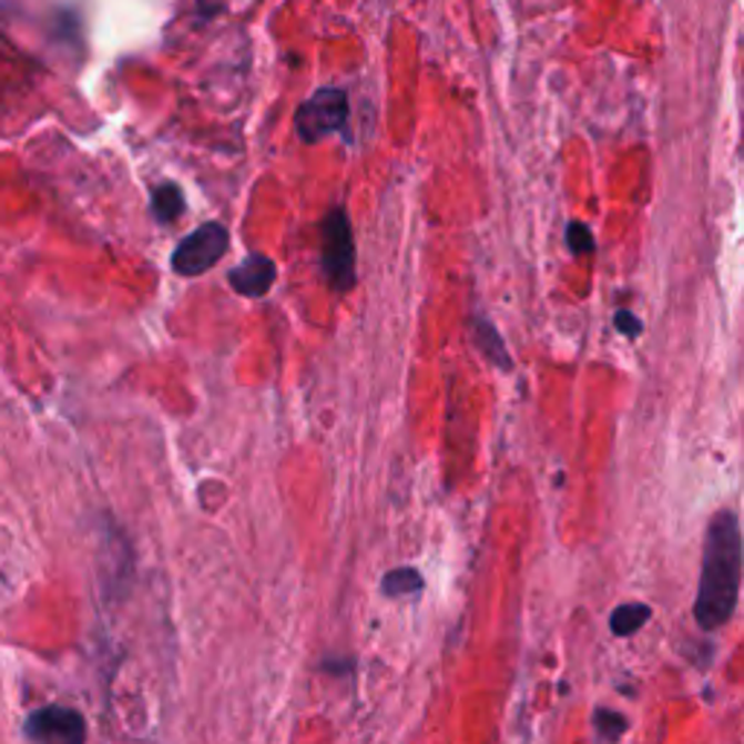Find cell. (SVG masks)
<instances>
[{
	"label": "cell",
	"mask_w": 744,
	"mask_h": 744,
	"mask_svg": "<svg viewBox=\"0 0 744 744\" xmlns=\"http://www.w3.org/2000/svg\"><path fill=\"white\" fill-rule=\"evenodd\" d=\"M742 588V530L733 512H718L706 530L704 561H701L695 622L704 631L724 629L738 605Z\"/></svg>",
	"instance_id": "1"
},
{
	"label": "cell",
	"mask_w": 744,
	"mask_h": 744,
	"mask_svg": "<svg viewBox=\"0 0 744 744\" xmlns=\"http://www.w3.org/2000/svg\"><path fill=\"white\" fill-rule=\"evenodd\" d=\"M323 277L338 294L355 285V236L344 207H335L323 218Z\"/></svg>",
	"instance_id": "2"
},
{
	"label": "cell",
	"mask_w": 744,
	"mask_h": 744,
	"mask_svg": "<svg viewBox=\"0 0 744 744\" xmlns=\"http://www.w3.org/2000/svg\"><path fill=\"white\" fill-rule=\"evenodd\" d=\"M231 245V233L218 222L201 224L198 231H192L190 236L181 238V245L172 254V268L181 277H201L207 274L213 265L224 259Z\"/></svg>",
	"instance_id": "3"
},
{
	"label": "cell",
	"mask_w": 744,
	"mask_h": 744,
	"mask_svg": "<svg viewBox=\"0 0 744 744\" xmlns=\"http://www.w3.org/2000/svg\"><path fill=\"white\" fill-rule=\"evenodd\" d=\"M23 738L27 744H85L88 722L73 706L44 704L27 715Z\"/></svg>",
	"instance_id": "4"
},
{
	"label": "cell",
	"mask_w": 744,
	"mask_h": 744,
	"mask_svg": "<svg viewBox=\"0 0 744 744\" xmlns=\"http://www.w3.org/2000/svg\"><path fill=\"white\" fill-rule=\"evenodd\" d=\"M349 116V100L340 88H320L312 93L297 111V134L306 143H320L329 134H338Z\"/></svg>",
	"instance_id": "5"
},
{
	"label": "cell",
	"mask_w": 744,
	"mask_h": 744,
	"mask_svg": "<svg viewBox=\"0 0 744 744\" xmlns=\"http://www.w3.org/2000/svg\"><path fill=\"white\" fill-rule=\"evenodd\" d=\"M274 283H277V268L265 254H251L231 271L233 292L242 297H265Z\"/></svg>",
	"instance_id": "6"
},
{
	"label": "cell",
	"mask_w": 744,
	"mask_h": 744,
	"mask_svg": "<svg viewBox=\"0 0 744 744\" xmlns=\"http://www.w3.org/2000/svg\"><path fill=\"white\" fill-rule=\"evenodd\" d=\"M652 616V608L643 605V602H625L611 614V631L616 638H629V634H638L645 622Z\"/></svg>",
	"instance_id": "7"
},
{
	"label": "cell",
	"mask_w": 744,
	"mask_h": 744,
	"mask_svg": "<svg viewBox=\"0 0 744 744\" xmlns=\"http://www.w3.org/2000/svg\"><path fill=\"white\" fill-rule=\"evenodd\" d=\"M152 213L157 222H175L184 213V192L177 184H161L152 195Z\"/></svg>",
	"instance_id": "8"
},
{
	"label": "cell",
	"mask_w": 744,
	"mask_h": 744,
	"mask_svg": "<svg viewBox=\"0 0 744 744\" xmlns=\"http://www.w3.org/2000/svg\"><path fill=\"white\" fill-rule=\"evenodd\" d=\"M475 335H477V344H480V349L486 353V358L498 364L500 369H509L507 344L500 340L498 329L491 326V320H483V317H480V320L475 323Z\"/></svg>",
	"instance_id": "9"
},
{
	"label": "cell",
	"mask_w": 744,
	"mask_h": 744,
	"mask_svg": "<svg viewBox=\"0 0 744 744\" xmlns=\"http://www.w3.org/2000/svg\"><path fill=\"white\" fill-rule=\"evenodd\" d=\"M381 588L387 597H410V593L422 591V575L414 568L390 570V573L384 575Z\"/></svg>",
	"instance_id": "10"
},
{
	"label": "cell",
	"mask_w": 744,
	"mask_h": 744,
	"mask_svg": "<svg viewBox=\"0 0 744 744\" xmlns=\"http://www.w3.org/2000/svg\"><path fill=\"white\" fill-rule=\"evenodd\" d=\"M625 727H629V722L620 713H614V710H599L597 713V730L605 742L614 744L625 733Z\"/></svg>",
	"instance_id": "11"
},
{
	"label": "cell",
	"mask_w": 744,
	"mask_h": 744,
	"mask_svg": "<svg viewBox=\"0 0 744 744\" xmlns=\"http://www.w3.org/2000/svg\"><path fill=\"white\" fill-rule=\"evenodd\" d=\"M568 245H570V251H573L575 256L591 254V251H593L591 227H588V224H582V222L570 224V227H568Z\"/></svg>",
	"instance_id": "12"
},
{
	"label": "cell",
	"mask_w": 744,
	"mask_h": 744,
	"mask_svg": "<svg viewBox=\"0 0 744 744\" xmlns=\"http://www.w3.org/2000/svg\"><path fill=\"white\" fill-rule=\"evenodd\" d=\"M616 329H620L622 335H629V338H638L640 332H643V323L631 315V312H616Z\"/></svg>",
	"instance_id": "13"
}]
</instances>
